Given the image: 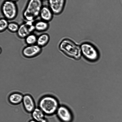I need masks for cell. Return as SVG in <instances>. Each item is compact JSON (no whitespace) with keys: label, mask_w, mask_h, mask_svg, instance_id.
<instances>
[{"label":"cell","mask_w":122,"mask_h":122,"mask_svg":"<svg viewBox=\"0 0 122 122\" xmlns=\"http://www.w3.org/2000/svg\"><path fill=\"white\" fill-rule=\"evenodd\" d=\"M22 102L25 110L28 112L31 113L36 108L34 100L29 95L26 94L23 96Z\"/></svg>","instance_id":"obj_10"},{"label":"cell","mask_w":122,"mask_h":122,"mask_svg":"<svg viewBox=\"0 0 122 122\" xmlns=\"http://www.w3.org/2000/svg\"><path fill=\"white\" fill-rule=\"evenodd\" d=\"M39 122H48V121L45 118H44L42 120H41V121H40Z\"/></svg>","instance_id":"obj_19"},{"label":"cell","mask_w":122,"mask_h":122,"mask_svg":"<svg viewBox=\"0 0 122 122\" xmlns=\"http://www.w3.org/2000/svg\"><path fill=\"white\" fill-rule=\"evenodd\" d=\"M56 114L59 120L61 122H71L73 116L71 111L67 107L60 105Z\"/></svg>","instance_id":"obj_6"},{"label":"cell","mask_w":122,"mask_h":122,"mask_svg":"<svg viewBox=\"0 0 122 122\" xmlns=\"http://www.w3.org/2000/svg\"><path fill=\"white\" fill-rule=\"evenodd\" d=\"M23 96L19 93H14L10 94L8 97L9 102L14 105H17L22 102Z\"/></svg>","instance_id":"obj_12"},{"label":"cell","mask_w":122,"mask_h":122,"mask_svg":"<svg viewBox=\"0 0 122 122\" xmlns=\"http://www.w3.org/2000/svg\"><path fill=\"white\" fill-rule=\"evenodd\" d=\"M38 105L39 107L45 115L51 116L56 114L60 105L56 98L51 96L47 95L40 99Z\"/></svg>","instance_id":"obj_2"},{"label":"cell","mask_w":122,"mask_h":122,"mask_svg":"<svg viewBox=\"0 0 122 122\" xmlns=\"http://www.w3.org/2000/svg\"><path fill=\"white\" fill-rule=\"evenodd\" d=\"M50 39V36L48 34H42L37 37L36 44L42 47L47 45L49 42Z\"/></svg>","instance_id":"obj_14"},{"label":"cell","mask_w":122,"mask_h":122,"mask_svg":"<svg viewBox=\"0 0 122 122\" xmlns=\"http://www.w3.org/2000/svg\"><path fill=\"white\" fill-rule=\"evenodd\" d=\"M43 5L40 0H29L23 13L25 21H34L39 16Z\"/></svg>","instance_id":"obj_3"},{"label":"cell","mask_w":122,"mask_h":122,"mask_svg":"<svg viewBox=\"0 0 122 122\" xmlns=\"http://www.w3.org/2000/svg\"><path fill=\"white\" fill-rule=\"evenodd\" d=\"M9 23L8 20L5 18H2L0 20V31L2 32L7 29Z\"/></svg>","instance_id":"obj_18"},{"label":"cell","mask_w":122,"mask_h":122,"mask_svg":"<svg viewBox=\"0 0 122 122\" xmlns=\"http://www.w3.org/2000/svg\"><path fill=\"white\" fill-rule=\"evenodd\" d=\"M28 122H38L33 119V120H30Z\"/></svg>","instance_id":"obj_20"},{"label":"cell","mask_w":122,"mask_h":122,"mask_svg":"<svg viewBox=\"0 0 122 122\" xmlns=\"http://www.w3.org/2000/svg\"><path fill=\"white\" fill-rule=\"evenodd\" d=\"M41 48L37 44L28 45L23 49L22 54L26 57H33L41 53L42 51Z\"/></svg>","instance_id":"obj_9"},{"label":"cell","mask_w":122,"mask_h":122,"mask_svg":"<svg viewBox=\"0 0 122 122\" xmlns=\"http://www.w3.org/2000/svg\"><path fill=\"white\" fill-rule=\"evenodd\" d=\"M54 15L48 6H43L40 11L39 16L41 20L49 22L52 20Z\"/></svg>","instance_id":"obj_11"},{"label":"cell","mask_w":122,"mask_h":122,"mask_svg":"<svg viewBox=\"0 0 122 122\" xmlns=\"http://www.w3.org/2000/svg\"><path fill=\"white\" fill-rule=\"evenodd\" d=\"M45 114L39 107L35 108L31 112L33 119L39 122L45 118Z\"/></svg>","instance_id":"obj_15"},{"label":"cell","mask_w":122,"mask_h":122,"mask_svg":"<svg viewBox=\"0 0 122 122\" xmlns=\"http://www.w3.org/2000/svg\"><path fill=\"white\" fill-rule=\"evenodd\" d=\"M80 46L82 56L86 61L94 63L99 60L100 56L99 51L93 43L85 41L82 43Z\"/></svg>","instance_id":"obj_4"},{"label":"cell","mask_w":122,"mask_h":122,"mask_svg":"<svg viewBox=\"0 0 122 122\" xmlns=\"http://www.w3.org/2000/svg\"><path fill=\"white\" fill-rule=\"evenodd\" d=\"M1 11L4 18L8 20H14L18 14V8L15 2L9 0H6L3 2Z\"/></svg>","instance_id":"obj_5"},{"label":"cell","mask_w":122,"mask_h":122,"mask_svg":"<svg viewBox=\"0 0 122 122\" xmlns=\"http://www.w3.org/2000/svg\"><path fill=\"white\" fill-rule=\"evenodd\" d=\"M34 21H26L19 26L17 32L18 36L21 38H25L35 30Z\"/></svg>","instance_id":"obj_7"},{"label":"cell","mask_w":122,"mask_h":122,"mask_svg":"<svg viewBox=\"0 0 122 122\" xmlns=\"http://www.w3.org/2000/svg\"><path fill=\"white\" fill-rule=\"evenodd\" d=\"M37 37L34 34H31L25 38V42L28 45H32L36 44Z\"/></svg>","instance_id":"obj_16"},{"label":"cell","mask_w":122,"mask_h":122,"mask_svg":"<svg viewBox=\"0 0 122 122\" xmlns=\"http://www.w3.org/2000/svg\"><path fill=\"white\" fill-rule=\"evenodd\" d=\"M42 2H45V1H48V0H40Z\"/></svg>","instance_id":"obj_22"},{"label":"cell","mask_w":122,"mask_h":122,"mask_svg":"<svg viewBox=\"0 0 122 122\" xmlns=\"http://www.w3.org/2000/svg\"><path fill=\"white\" fill-rule=\"evenodd\" d=\"M66 0H48V6L54 15H58L63 11Z\"/></svg>","instance_id":"obj_8"},{"label":"cell","mask_w":122,"mask_h":122,"mask_svg":"<svg viewBox=\"0 0 122 122\" xmlns=\"http://www.w3.org/2000/svg\"><path fill=\"white\" fill-rule=\"evenodd\" d=\"M35 30L39 32H44L47 30L49 27L48 22L41 20L34 23Z\"/></svg>","instance_id":"obj_13"},{"label":"cell","mask_w":122,"mask_h":122,"mask_svg":"<svg viewBox=\"0 0 122 122\" xmlns=\"http://www.w3.org/2000/svg\"><path fill=\"white\" fill-rule=\"evenodd\" d=\"M10 0L11 1H12L13 2H16L18 0Z\"/></svg>","instance_id":"obj_21"},{"label":"cell","mask_w":122,"mask_h":122,"mask_svg":"<svg viewBox=\"0 0 122 122\" xmlns=\"http://www.w3.org/2000/svg\"><path fill=\"white\" fill-rule=\"evenodd\" d=\"M58 47L62 53L72 59L78 61L82 56L80 45L68 38L62 40L59 43Z\"/></svg>","instance_id":"obj_1"},{"label":"cell","mask_w":122,"mask_h":122,"mask_svg":"<svg viewBox=\"0 0 122 122\" xmlns=\"http://www.w3.org/2000/svg\"><path fill=\"white\" fill-rule=\"evenodd\" d=\"M19 26L16 23L11 22L9 23L7 29L10 32H17L19 29Z\"/></svg>","instance_id":"obj_17"}]
</instances>
